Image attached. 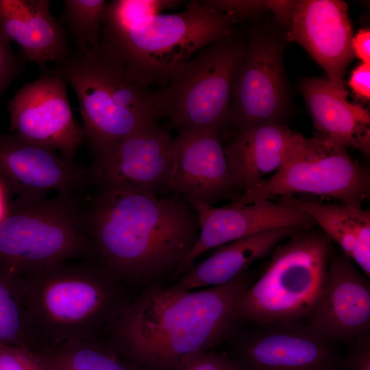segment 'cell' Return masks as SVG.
I'll use <instances>...</instances> for the list:
<instances>
[{
	"mask_svg": "<svg viewBox=\"0 0 370 370\" xmlns=\"http://www.w3.org/2000/svg\"><path fill=\"white\" fill-rule=\"evenodd\" d=\"M86 217L92 260L121 284L173 278L199 234L195 210L174 195L97 190Z\"/></svg>",
	"mask_w": 370,
	"mask_h": 370,
	"instance_id": "obj_1",
	"label": "cell"
},
{
	"mask_svg": "<svg viewBox=\"0 0 370 370\" xmlns=\"http://www.w3.org/2000/svg\"><path fill=\"white\" fill-rule=\"evenodd\" d=\"M252 282L246 271L200 291L148 286L116 317L110 343L146 369L177 370L229 337L238 300Z\"/></svg>",
	"mask_w": 370,
	"mask_h": 370,
	"instance_id": "obj_2",
	"label": "cell"
},
{
	"mask_svg": "<svg viewBox=\"0 0 370 370\" xmlns=\"http://www.w3.org/2000/svg\"><path fill=\"white\" fill-rule=\"evenodd\" d=\"M19 275L27 344L38 353L72 343L97 341L129 301L121 284L92 259Z\"/></svg>",
	"mask_w": 370,
	"mask_h": 370,
	"instance_id": "obj_3",
	"label": "cell"
},
{
	"mask_svg": "<svg viewBox=\"0 0 370 370\" xmlns=\"http://www.w3.org/2000/svg\"><path fill=\"white\" fill-rule=\"evenodd\" d=\"M234 22L206 1H192L178 13L142 16L132 0H114L108 3L101 45L149 86H164Z\"/></svg>",
	"mask_w": 370,
	"mask_h": 370,
	"instance_id": "obj_4",
	"label": "cell"
},
{
	"mask_svg": "<svg viewBox=\"0 0 370 370\" xmlns=\"http://www.w3.org/2000/svg\"><path fill=\"white\" fill-rule=\"evenodd\" d=\"M53 71L76 95L85 140L95 155L161 119L154 92L101 45L71 49Z\"/></svg>",
	"mask_w": 370,
	"mask_h": 370,
	"instance_id": "obj_5",
	"label": "cell"
},
{
	"mask_svg": "<svg viewBox=\"0 0 370 370\" xmlns=\"http://www.w3.org/2000/svg\"><path fill=\"white\" fill-rule=\"evenodd\" d=\"M279 243L260 276L240 297L238 322L260 325L301 322L313 312L332 247L321 230L299 229Z\"/></svg>",
	"mask_w": 370,
	"mask_h": 370,
	"instance_id": "obj_6",
	"label": "cell"
},
{
	"mask_svg": "<svg viewBox=\"0 0 370 370\" xmlns=\"http://www.w3.org/2000/svg\"><path fill=\"white\" fill-rule=\"evenodd\" d=\"M92 257L86 201L79 193L16 199L0 221V266L18 274Z\"/></svg>",
	"mask_w": 370,
	"mask_h": 370,
	"instance_id": "obj_7",
	"label": "cell"
},
{
	"mask_svg": "<svg viewBox=\"0 0 370 370\" xmlns=\"http://www.w3.org/2000/svg\"><path fill=\"white\" fill-rule=\"evenodd\" d=\"M245 51V43L232 31L199 51L153 91L160 117L179 130L219 133L228 123L233 78Z\"/></svg>",
	"mask_w": 370,
	"mask_h": 370,
	"instance_id": "obj_8",
	"label": "cell"
},
{
	"mask_svg": "<svg viewBox=\"0 0 370 370\" xmlns=\"http://www.w3.org/2000/svg\"><path fill=\"white\" fill-rule=\"evenodd\" d=\"M309 193L356 207L369 198L370 175L347 149L321 136L297 133L278 170L228 205Z\"/></svg>",
	"mask_w": 370,
	"mask_h": 370,
	"instance_id": "obj_9",
	"label": "cell"
},
{
	"mask_svg": "<svg viewBox=\"0 0 370 370\" xmlns=\"http://www.w3.org/2000/svg\"><path fill=\"white\" fill-rule=\"evenodd\" d=\"M279 36L254 30L233 78L228 123L237 133L264 123H282L288 103Z\"/></svg>",
	"mask_w": 370,
	"mask_h": 370,
	"instance_id": "obj_10",
	"label": "cell"
},
{
	"mask_svg": "<svg viewBox=\"0 0 370 370\" xmlns=\"http://www.w3.org/2000/svg\"><path fill=\"white\" fill-rule=\"evenodd\" d=\"M174 139L157 123L148 125L95 155L88 172L97 190L170 193Z\"/></svg>",
	"mask_w": 370,
	"mask_h": 370,
	"instance_id": "obj_11",
	"label": "cell"
},
{
	"mask_svg": "<svg viewBox=\"0 0 370 370\" xmlns=\"http://www.w3.org/2000/svg\"><path fill=\"white\" fill-rule=\"evenodd\" d=\"M66 86L60 74L47 71L18 89L8 110L12 134L73 160L85 132L73 118Z\"/></svg>",
	"mask_w": 370,
	"mask_h": 370,
	"instance_id": "obj_12",
	"label": "cell"
},
{
	"mask_svg": "<svg viewBox=\"0 0 370 370\" xmlns=\"http://www.w3.org/2000/svg\"><path fill=\"white\" fill-rule=\"evenodd\" d=\"M170 193L189 204L212 206L222 199H236L219 133L208 128L180 130L174 138Z\"/></svg>",
	"mask_w": 370,
	"mask_h": 370,
	"instance_id": "obj_13",
	"label": "cell"
},
{
	"mask_svg": "<svg viewBox=\"0 0 370 370\" xmlns=\"http://www.w3.org/2000/svg\"><path fill=\"white\" fill-rule=\"evenodd\" d=\"M199 220L198 238L173 278L184 275L205 252L234 241L280 227L308 229L316 225L304 211L290 204L262 199L248 205L217 208L193 203Z\"/></svg>",
	"mask_w": 370,
	"mask_h": 370,
	"instance_id": "obj_14",
	"label": "cell"
},
{
	"mask_svg": "<svg viewBox=\"0 0 370 370\" xmlns=\"http://www.w3.org/2000/svg\"><path fill=\"white\" fill-rule=\"evenodd\" d=\"M0 179L18 200L34 201L57 194L79 193L88 172L56 151L0 132Z\"/></svg>",
	"mask_w": 370,
	"mask_h": 370,
	"instance_id": "obj_15",
	"label": "cell"
},
{
	"mask_svg": "<svg viewBox=\"0 0 370 370\" xmlns=\"http://www.w3.org/2000/svg\"><path fill=\"white\" fill-rule=\"evenodd\" d=\"M308 324L329 341L369 334L370 284L343 252L331 251L324 286Z\"/></svg>",
	"mask_w": 370,
	"mask_h": 370,
	"instance_id": "obj_16",
	"label": "cell"
},
{
	"mask_svg": "<svg viewBox=\"0 0 370 370\" xmlns=\"http://www.w3.org/2000/svg\"><path fill=\"white\" fill-rule=\"evenodd\" d=\"M261 326L263 329L244 342L237 358L232 359L236 370H335L338 367L330 341L308 323Z\"/></svg>",
	"mask_w": 370,
	"mask_h": 370,
	"instance_id": "obj_17",
	"label": "cell"
},
{
	"mask_svg": "<svg viewBox=\"0 0 370 370\" xmlns=\"http://www.w3.org/2000/svg\"><path fill=\"white\" fill-rule=\"evenodd\" d=\"M347 5L338 0L297 1L287 32L324 70L328 79L346 90L344 75L354 55Z\"/></svg>",
	"mask_w": 370,
	"mask_h": 370,
	"instance_id": "obj_18",
	"label": "cell"
},
{
	"mask_svg": "<svg viewBox=\"0 0 370 370\" xmlns=\"http://www.w3.org/2000/svg\"><path fill=\"white\" fill-rule=\"evenodd\" d=\"M49 0H0V32L22 49L45 73L49 62L64 60L71 49L64 28L50 12Z\"/></svg>",
	"mask_w": 370,
	"mask_h": 370,
	"instance_id": "obj_19",
	"label": "cell"
},
{
	"mask_svg": "<svg viewBox=\"0 0 370 370\" xmlns=\"http://www.w3.org/2000/svg\"><path fill=\"white\" fill-rule=\"evenodd\" d=\"M300 89L310 110L316 135L366 156L370 153V115L347 100L348 92L328 79L307 77Z\"/></svg>",
	"mask_w": 370,
	"mask_h": 370,
	"instance_id": "obj_20",
	"label": "cell"
},
{
	"mask_svg": "<svg viewBox=\"0 0 370 370\" xmlns=\"http://www.w3.org/2000/svg\"><path fill=\"white\" fill-rule=\"evenodd\" d=\"M296 134L283 123L260 124L238 132L223 147L232 182L240 194L278 170Z\"/></svg>",
	"mask_w": 370,
	"mask_h": 370,
	"instance_id": "obj_21",
	"label": "cell"
},
{
	"mask_svg": "<svg viewBox=\"0 0 370 370\" xmlns=\"http://www.w3.org/2000/svg\"><path fill=\"white\" fill-rule=\"evenodd\" d=\"M298 230L272 229L217 247L208 258L193 266L174 284L193 290L229 282L247 271L254 261L270 255L279 243Z\"/></svg>",
	"mask_w": 370,
	"mask_h": 370,
	"instance_id": "obj_22",
	"label": "cell"
},
{
	"mask_svg": "<svg viewBox=\"0 0 370 370\" xmlns=\"http://www.w3.org/2000/svg\"><path fill=\"white\" fill-rule=\"evenodd\" d=\"M281 201L308 214L330 241L341 248L367 277L370 276V210L362 207L319 201L295 196L281 197Z\"/></svg>",
	"mask_w": 370,
	"mask_h": 370,
	"instance_id": "obj_23",
	"label": "cell"
},
{
	"mask_svg": "<svg viewBox=\"0 0 370 370\" xmlns=\"http://www.w3.org/2000/svg\"><path fill=\"white\" fill-rule=\"evenodd\" d=\"M108 3L105 0H65L58 21L75 51H86L100 46Z\"/></svg>",
	"mask_w": 370,
	"mask_h": 370,
	"instance_id": "obj_24",
	"label": "cell"
},
{
	"mask_svg": "<svg viewBox=\"0 0 370 370\" xmlns=\"http://www.w3.org/2000/svg\"><path fill=\"white\" fill-rule=\"evenodd\" d=\"M40 354L49 370H135L98 341L69 343Z\"/></svg>",
	"mask_w": 370,
	"mask_h": 370,
	"instance_id": "obj_25",
	"label": "cell"
},
{
	"mask_svg": "<svg viewBox=\"0 0 370 370\" xmlns=\"http://www.w3.org/2000/svg\"><path fill=\"white\" fill-rule=\"evenodd\" d=\"M0 345L28 347L21 275L1 266Z\"/></svg>",
	"mask_w": 370,
	"mask_h": 370,
	"instance_id": "obj_26",
	"label": "cell"
},
{
	"mask_svg": "<svg viewBox=\"0 0 370 370\" xmlns=\"http://www.w3.org/2000/svg\"><path fill=\"white\" fill-rule=\"evenodd\" d=\"M0 370H49L43 356L25 346L0 345Z\"/></svg>",
	"mask_w": 370,
	"mask_h": 370,
	"instance_id": "obj_27",
	"label": "cell"
},
{
	"mask_svg": "<svg viewBox=\"0 0 370 370\" xmlns=\"http://www.w3.org/2000/svg\"><path fill=\"white\" fill-rule=\"evenodd\" d=\"M28 60L24 54L15 53L0 32V97L11 82L24 71Z\"/></svg>",
	"mask_w": 370,
	"mask_h": 370,
	"instance_id": "obj_28",
	"label": "cell"
},
{
	"mask_svg": "<svg viewBox=\"0 0 370 370\" xmlns=\"http://www.w3.org/2000/svg\"><path fill=\"white\" fill-rule=\"evenodd\" d=\"M211 7L217 9L235 21L236 19L253 16L269 10L267 1H206Z\"/></svg>",
	"mask_w": 370,
	"mask_h": 370,
	"instance_id": "obj_29",
	"label": "cell"
},
{
	"mask_svg": "<svg viewBox=\"0 0 370 370\" xmlns=\"http://www.w3.org/2000/svg\"><path fill=\"white\" fill-rule=\"evenodd\" d=\"M177 370H236L230 358L212 350L193 358Z\"/></svg>",
	"mask_w": 370,
	"mask_h": 370,
	"instance_id": "obj_30",
	"label": "cell"
},
{
	"mask_svg": "<svg viewBox=\"0 0 370 370\" xmlns=\"http://www.w3.org/2000/svg\"><path fill=\"white\" fill-rule=\"evenodd\" d=\"M346 370H370V335L355 340L345 361Z\"/></svg>",
	"mask_w": 370,
	"mask_h": 370,
	"instance_id": "obj_31",
	"label": "cell"
},
{
	"mask_svg": "<svg viewBox=\"0 0 370 370\" xmlns=\"http://www.w3.org/2000/svg\"><path fill=\"white\" fill-rule=\"evenodd\" d=\"M349 86L357 95L365 99H369L370 64L361 62L352 71Z\"/></svg>",
	"mask_w": 370,
	"mask_h": 370,
	"instance_id": "obj_32",
	"label": "cell"
},
{
	"mask_svg": "<svg viewBox=\"0 0 370 370\" xmlns=\"http://www.w3.org/2000/svg\"><path fill=\"white\" fill-rule=\"evenodd\" d=\"M352 47L354 55L358 58L362 63L370 64V30L360 29L353 36Z\"/></svg>",
	"mask_w": 370,
	"mask_h": 370,
	"instance_id": "obj_33",
	"label": "cell"
},
{
	"mask_svg": "<svg viewBox=\"0 0 370 370\" xmlns=\"http://www.w3.org/2000/svg\"><path fill=\"white\" fill-rule=\"evenodd\" d=\"M269 10L275 18L289 27L297 1H267Z\"/></svg>",
	"mask_w": 370,
	"mask_h": 370,
	"instance_id": "obj_34",
	"label": "cell"
},
{
	"mask_svg": "<svg viewBox=\"0 0 370 370\" xmlns=\"http://www.w3.org/2000/svg\"><path fill=\"white\" fill-rule=\"evenodd\" d=\"M8 190L5 184L0 179V221L5 215L10 204H8Z\"/></svg>",
	"mask_w": 370,
	"mask_h": 370,
	"instance_id": "obj_35",
	"label": "cell"
}]
</instances>
